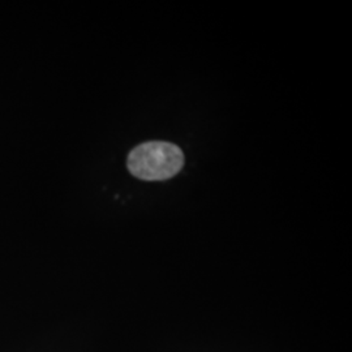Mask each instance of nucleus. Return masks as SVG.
I'll return each mask as SVG.
<instances>
[{"instance_id":"obj_1","label":"nucleus","mask_w":352,"mask_h":352,"mask_svg":"<svg viewBox=\"0 0 352 352\" xmlns=\"http://www.w3.org/2000/svg\"><path fill=\"white\" fill-rule=\"evenodd\" d=\"M184 166L182 149L167 141H148L129 153V173L145 182H164L174 177Z\"/></svg>"}]
</instances>
